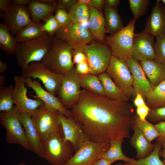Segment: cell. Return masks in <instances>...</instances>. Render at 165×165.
<instances>
[{
    "instance_id": "6da1fadb",
    "label": "cell",
    "mask_w": 165,
    "mask_h": 165,
    "mask_svg": "<svg viewBox=\"0 0 165 165\" xmlns=\"http://www.w3.org/2000/svg\"><path fill=\"white\" fill-rule=\"evenodd\" d=\"M72 117L90 141L109 142L129 138L134 124V109L128 102L111 100L81 90L70 109Z\"/></svg>"
},
{
    "instance_id": "7a4b0ae2",
    "label": "cell",
    "mask_w": 165,
    "mask_h": 165,
    "mask_svg": "<svg viewBox=\"0 0 165 165\" xmlns=\"http://www.w3.org/2000/svg\"><path fill=\"white\" fill-rule=\"evenodd\" d=\"M42 158L52 165H65L74 155V148L65 141L62 129L55 132L42 141Z\"/></svg>"
},
{
    "instance_id": "3957f363",
    "label": "cell",
    "mask_w": 165,
    "mask_h": 165,
    "mask_svg": "<svg viewBox=\"0 0 165 165\" xmlns=\"http://www.w3.org/2000/svg\"><path fill=\"white\" fill-rule=\"evenodd\" d=\"M71 50L69 45L54 36L50 49L41 61L51 72L63 75L74 68Z\"/></svg>"
},
{
    "instance_id": "277c9868",
    "label": "cell",
    "mask_w": 165,
    "mask_h": 165,
    "mask_svg": "<svg viewBox=\"0 0 165 165\" xmlns=\"http://www.w3.org/2000/svg\"><path fill=\"white\" fill-rule=\"evenodd\" d=\"M53 37L46 33L37 38L18 43L14 54L22 70L31 63L41 61L50 49Z\"/></svg>"
},
{
    "instance_id": "5b68a950",
    "label": "cell",
    "mask_w": 165,
    "mask_h": 165,
    "mask_svg": "<svg viewBox=\"0 0 165 165\" xmlns=\"http://www.w3.org/2000/svg\"><path fill=\"white\" fill-rule=\"evenodd\" d=\"M136 20L134 17L120 31L105 38V42L109 47L112 55L125 62L131 56Z\"/></svg>"
},
{
    "instance_id": "8992f818",
    "label": "cell",
    "mask_w": 165,
    "mask_h": 165,
    "mask_svg": "<svg viewBox=\"0 0 165 165\" xmlns=\"http://www.w3.org/2000/svg\"><path fill=\"white\" fill-rule=\"evenodd\" d=\"M0 123L6 129V140L7 142L11 144H19L26 150L33 152L20 121L16 105L12 110L0 113Z\"/></svg>"
},
{
    "instance_id": "52a82bcc",
    "label": "cell",
    "mask_w": 165,
    "mask_h": 165,
    "mask_svg": "<svg viewBox=\"0 0 165 165\" xmlns=\"http://www.w3.org/2000/svg\"><path fill=\"white\" fill-rule=\"evenodd\" d=\"M59 112L57 110L44 104L31 116L42 141L52 133L62 129L59 119Z\"/></svg>"
},
{
    "instance_id": "ba28073f",
    "label": "cell",
    "mask_w": 165,
    "mask_h": 165,
    "mask_svg": "<svg viewBox=\"0 0 165 165\" xmlns=\"http://www.w3.org/2000/svg\"><path fill=\"white\" fill-rule=\"evenodd\" d=\"M22 73L25 78L39 79L47 91L55 96L57 95L63 75L51 72L41 61L30 63L22 70Z\"/></svg>"
},
{
    "instance_id": "9c48e42d",
    "label": "cell",
    "mask_w": 165,
    "mask_h": 165,
    "mask_svg": "<svg viewBox=\"0 0 165 165\" xmlns=\"http://www.w3.org/2000/svg\"><path fill=\"white\" fill-rule=\"evenodd\" d=\"M84 49L90 68V74L98 75L105 72L112 56L109 47L93 40L90 44L84 45Z\"/></svg>"
},
{
    "instance_id": "30bf717a",
    "label": "cell",
    "mask_w": 165,
    "mask_h": 165,
    "mask_svg": "<svg viewBox=\"0 0 165 165\" xmlns=\"http://www.w3.org/2000/svg\"><path fill=\"white\" fill-rule=\"evenodd\" d=\"M106 72L129 99L136 96L132 75L125 61L112 55Z\"/></svg>"
},
{
    "instance_id": "8fae6325",
    "label": "cell",
    "mask_w": 165,
    "mask_h": 165,
    "mask_svg": "<svg viewBox=\"0 0 165 165\" xmlns=\"http://www.w3.org/2000/svg\"><path fill=\"white\" fill-rule=\"evenodd\" d=\"M79 76L75 72V68L63 75L58 97L63 105L69 109L78 101L81 90Z\"/></svg>"
},
{
    "instance_id": "7c38bea8",
    "label": "cell",
    "mask_w": 165,
    "mask_h": 165,
    "mask_svg": "<svg viewBox=\"0 0 165 165\" xmlns=\"http://www.w3.org/2000/svg\"><path fill=\"white\" fill-rule=\"evenodd\" d=\"M110 143L85 142L65 165H94L100 155L109 148Z\"/></svg>"
},
{
    "instance_id": "4fadbf2b",
    "label": "cell",
    "mask_w": 165,
    "mask_h": 165,
    "mask_svg": "<svg viewBox=\"0 0 165 165\" xmlns=\"http://www.w3.org/2000/svg\"><path fill=\"white\" fill-rule=\"evenodd\" d=\"M15 86L13 99L17 109L31 116L41 106L45 104L41 100L33 99L27 96L28 88L25 86V78L22 75L14 77Z\"/></svg>"
},
{
    "instance_id": "5bb4252c",
    "label": "cell",
    "mask_w": 165,
    "mask_h": 165,
    "mask_svg": "<svg viewBox=\"0 0 165 165\" xmlns=\"http://www.w3.org/2000/svg\"><path fill=\"white\" fill-rule=\"evenodd\" d=\"M54 36L71 47L75 45L84 46L94 38L89 29L83 27L80 23L72 22L68 27L60 28L55 33Z\"/></svg>"
},
{
    "instance_id": "9a60e30c",
    "label": "cell",
    "mask_w": 165,
    "mask_h": 165,
    "mask_svg": "<svg viewBox=\"0 0 165 165\" xmlns=\"http://www.w3.org/2000/svg\"><path fill=\"white\" fill-rule=\"evenodd\" d=\"M1 12L0 17L3 18L4 23L12 35L16 36L21 29L32 22L26 6L13 4L6 13Z\"/></svg>"
},
{
    "instance_id": "2e32d148",
    "label": "cell",
    "mask_w": 165,
    "mask_h": 165,
    "mask_svg": "<svg viewBox=\"0 0 165 165\" xmlns=\"http://www.w3.org/2000/svg\"><path fill=\"white\" fill-rule=\"evenodd\" d=\"M154 37L144 31L134 33L130 57L140 62L155 59Z\"/></svg>"
},
{
    "instance_id": "e0dca14e",
    "label": "cell",
    "mask_w": 165,
    "mask_h": 165,
    "mask_svg": "<svg viewBox=\"0 0 165 165\" xmlns=\"http://www.w3.org/2000/svg\"><path fill=\"white\" fill-rule=\"evenodd\" d=\"M25 85L31 88L35 95H31L33 98L41 100L47 106L58 111L68 118H72L70 110L66 108L58 97L44 89L39 81L32 80L31 78H25Z\"/></svg>"
},
{
    "instance_id": "ac0fdd59",
    "label": "cell",
    "mask_w": 165,
    "mask_h": 165,
    "mask_svg": "<svg viewBox=\"0 0 165 165\" xmlns=\"http://www.w3.org/2000/svg\"><path fill=\"white\" fill-rule=\"evenodd\" d=\"M126 62L132 75L133 87L136 96L140 94L146 100L155 86L146 77L140 62L130 57Z\"/></svg>"
},
{
    "instance_id": "d6986e66",
    "label": "cell",
    "mask_w": 165,
    "mask_h": 165,
    "mask_svg": "<svg viewBox=\"0 0 165 165\" xmlns=\"http://www.w3.org/2000/svg\"><path fill=\"white\" fill-rule=\"evenodd\" d=\"M59 119L64 134V140L71 143L75 152H76L89 140L73 117L68 118L59 112Z\"/></svg>"
},
{
    "instance_id": "ffe728a7",
    "label": "cell",
    "mask_w": 165,
    "mask_h": 165,
    "mask_svg": "<svg viewBox=\"0 0 165 165\" xmlns=\"http://www.w3.org/2000/svg\"><path fill=\"white\" fill-rule=\"evenodd\" d=\"M144 31L157 37L165 36V5L157 0L146 20Z\"/></svg>"
},
{
    "instance_id": "44dd1931",
    "label": "cell",
    "mask_w": 165,
    "mask_h": 165,
    "mask_svg": "<svg viewBox=\"0 0 165 165\" xmlns=\"http://www.w3.org/2000/svg\"><path fill=\"white\" fill-rule=\"evenodd\" d=\"M17 110L20 121L24 130L26 139L32 148L33 152L42 158V141L33 123L31 116L18 109Z\"/></svg>"
},
{
    "instance_id": "7402d4cb",
    "label": "cell",
    "mask_w": 165,
    "mask_h": 165,
    "mask_svg": "<svg viewBox=\"0 0 165 165\" xmlns=\"http://www.w3.org/2000/svg\"><path fill=\"white\" fill-rule=\"evenodd\" d=\"M140 62L147 78L153 86L165 80V64L155 59Z\"/></svg>"
},
{
    "instance_id": "603a6c76",
    "label": "cell",
    "mask_w": 165,
    "mask_h": 165,
    "mask_svg": "<svg viewBox=\"0 0 165 165\" xmlns=\"http://www.w3.org/2000/svg\"><path fill=\"white\" fill-rule=\"evenodd\" d=\"M132 129L134 133L130 139V143L136 150L137 158L138 160L141 159L151 153L155 148V144L150 142L134 124Z\"/></svg>"
},
{
    "instance_id": "cb8c5ba5",
    "label": "cell",
    "mask_w": 165,
    "mask_h": 165,
    "mask_svg": "<svg viewBox=\"0 0 165 165\" xmlns=\"http://www.w3.org/2000/svg\"><path fill=\"white\" fill-rule=\"evenodd\" d=\"M88 7L89 29L94 38L105 42L106 32L104 15L98 10L90 6Z\"/></svg>"
},
{
    "instance_id": "d4e9b609",
    "label": "cell",
    "mask_w": 165,
    "mask_h": 165,
    "mask_svg": "<svg viewBox=\"0 0 165 165\" xmlns=\"http://www.w3.org/2000/svg\"><path fill=\"white\" fill-rule=\"evenodd\" d=\"M27 6L32 21L37 23L41 21L45 23L57 9L54 6L45 4L37 0H31Z\"/></svg>"
},
{
    "instance_id": "484cf974",
    "label": "cell",
    "mask_w": 165,
    "mask_h": 165,
    "mask_svg": "<svg viewBox=\"0 0 165 165\" xmlns=\"http://www.w3.org/2000/svg\"><path fill=\"white\" fill-rule=\"evenodd\" d=\"M98 76L102 83L107 97L118 101L127 102L128 101L129 99L106 72L101 73Z\"/></svg>"
},
{
    "instance_id": "4316f807",
    "label": "cell",
    "mask_w": 165,
    "mask_h": 165,
    "mask_svg": "<svg viewBox=\"0 0 165 165\" xmlns=\"http://www.w3.org/2000/svg\"><path fill=\"white\" fill-rule=\"evenodd\" d=\"M104 16L105 19L106 33L110 35H114L123 28V23L117 9H114L105 5Z\"/></svg>"
},
{
    "instance_id": "83f0119b",
    "label": "cell",
    "mask_w": 165,
    "mask_h": 165,
    "mask_svg": "<svg viewBox=\"0 0 165 165\" xmlns=\"http://www.w3.org/2000/svg\"><path fill=\"white\" fill-rule=\"evenodd\" d=\"M81 87L91 94L106 97L102 83L98 75L90 74L79 75Z\"/></svg>"
},
{
    "instance_id": "f1b7e54d",
    "label": "cell",
    "mask_w": 165,
    "mask_h": 165,
    "mask_svg": "<svg viewBox=\"0 0 165 165\" xmlns=\"http://www.w3.org/2000/svg\"><path fill=\"white\" fill-rule=\"evenodd\" d=\"M123 141V139H121L110 142L109 149L102 153L99 158H104L113 163L118 160L129 163L133 162L135 160L127 157L122 152L121 147Z\"/></svg>"
},
{
    "instance_id": "f546056e",
    "label": "cell",
    "mask_w": 165,
    "mask_h": 165,
    "mask_svg": "<svg viewBox=\"0 0 165 165\" xmlns=\"http://www.w3.org/2000/svg\"><path fill=\"white\" fill-rule=\"evenodd\" d=\"M43 23H37L32 21L21 29L15 37L18 43H20L37 38L43 35L46 32L41 30Z\"/></svg>"
},
{
    "instance_id": "4dcf8cb0",
    "label": "cell",
    "mask_w": 165,
    "mask_h": 165,
    "mask_svg": "<svg viewBox=\"0 0 165 165\" xmlns=\"http://www.w3.org/2000/svg\"><path fill=\"white\" fill-rule=\"evenodd\" d=\"M18 42L13 36L6 25L0 23V49L6 54H14Z\"/></svg>"
},
{
    "instance_id": "1f68e13d",
    "label": "cell",
    "mask_w": 165,
    "mask_h": 165,
    "mask_svg": "<svg viewBox=\"0 0 165 165\" xmlns=\"http://www.w3.org/2000/svg\"><path fill=\"white\" fill-rule=\"evenodd\" d=\"M146 101L150 108L165 106V80L154 87Z\"/></svg>"
},
{
    "instance_id": "d6a6232c",
    "label": "cell",
    "mask_w": 165,
    "mask_h": 165,
    "mask_svg": "<svg viewBox=\"0 0 165 165\" xmlns=\"http://www.w3.org/2000/svg\"><path fill=\"white\" fill-rule=\"evenodd\" d=\"M68 13L72 23H79L87 21L90 15L88 6L77 1L70 8Z\"/></svg>"
},
{
    "instance_id": "836d02e7",
    "label": "cell",
    "mask_w": 165,
    "mask_h": 165,
    "mask_svg": "<svg viewBox=\"0 0 165 165\" xmlns=\"http://www.w3.org/2000/svg\"><path fill=\"white\" fill-rule=\"evenodd\" d=\"M14 86L13 84L0 87V111L9 112L14 106L13 94Z\"/></svg>"
},
{
    "instance_id": "e575fe53",
    "label": "cell",
    "mask_w": 165,
    "mask_h": 165,
    "mask_svg": "<svg viewBox=\"0 0 165 165\" xmlns=\"http://www.w3.org/2000/svg\"><path fill=\"white\" fill-rule=\"evenodd\" d=\"M162 144L161 142L156 141L153 150L147 156L141 159L135 160L131 163H125L123 164L126 165H165L159 157Z\"/></svg>"
},
{
    "instance_id": "d590c367",
    "label": "cell",
    "mask_w": 165,
    "mask_h": 165,
    "mask_svg": "<svg viewBox=\"0 0 165 165\" xmlns=\"http://www.w3.org/2000/svg\"><path fill=\"white\" fill-rule=\"evenodd\" d=\"M134 124L151 142L159 135V132L155 126L147 120L141 119L136 114L134 117Z\"/></svg>"
},
{
    "instance_id": "8d00e7d4",
    "label": "cell",
    "mask_w": 165,
    "mask_h": 165,
    "mask_svg": "<svg viewBox=\"0 0 165 165\" xmlns=\"http://www.w3.org/2000/svg\"><path fill=\"white\" fill-rule=\"evenodd\" d=\"M150 1L149 0H129V7L137 20L146 13Z\"/></svg>"
},
{
    "instance_id": "74e56055",
    "label": "cell",
    "mask_w": 165,
    "mask_h": 165,
    "mask_svg": "<svg viewBox=\"0 0 165 165\" xmlns=\"http://www.w3.org/2000/svg\"><path fill=\"white\" fill-rule=\"evenodd\" d=\"M156 37L154 47L155 59L165 64V36L161 35Z\"/></svg>"
},
{
    "instance_id": "f35d334b",
    "label": "cell",
    "mask_w": 165,
    "mask_h": 165,
    "mask_svg": "<svg viewBox=\"0 0 165 165\" xmlns=\"http://www.w3.org/2000/svg\"><path fill=\"white\" fill-rule=\"evenodd\" d=\"M146 118L156 124L165 121V106L150 108Z\"/></svg>"
},
{
    "instance_id": "ab89813d",
    "label": "cell",
    "mask_w": 165,
    "mask_h": 165,
    "mask_svg": "<svg viewBox=\"0 0 165 165\" xmlns=\"http://www.w3.org/2000/svg\"><path fill=\"white\" fill-rule=\"evenodd\" d=\"M61 27L54 16L50 17L41 27L42 31L47 33L51 37H53L56 32Z\"/></svg>"
},
{
    "instance_id": "60d3db41",
    "label": "cell",
    "mask_w": 165,
    "mask_h": 165,
    "mask_svg": "<svg viewBox=\"0 0 165 165\" xmlns=\"http://www.w3.org/2000/svg\"><path fill=\"white\" fill-rule=\"evenodd\" d=\"M84 46L82 45H75L71 47L72 59L74 64H77L87 60L84 51Z\"/></svg>"
},
{
    "instance_id": "b9f144b4",
    "label": "cell",
    "mask_w": 165,
    "mask_h": 165,
    "mask_svg": "<svg viewBox=\"0 0 165 165\" xmlns=\"http://www.w3.org/2000/svg\"><path fill=\"white\" fill-rule=\"evenodd\" d=\"M54 16L61 28H66L72 23L68 13L61 9H57L55 12Z\"/></svg>"
},
{
    "instance_id": "7bdbcfd3",
    "label": "cell",
    "mask_w": 165,
    "mask_h": 165,
    "mask_svg": "<svg viewBox=\"0 0 165 165\" xmlns=\"http://www.w3.org/2000/svg\"><path fill=\"white\" fill-rule=\"evenodd\" d=\"M75 70V73L78 75L90 74V69L87 60L83 61L76 64Z\"/></svg>"
},
{
    "instance_id": "ee69618b",
    "label": "cell",
    "mask_w": 165,
    "mask_h": 165,
    "mask_svg": "<svg viewBox=\"0 0 165 165\" xmlns=\"http://www.w3.org/2000/svg\"><path fill=\"white\" fill-rule=\"evenodd\" d=\"M77 1V0H58L56 7L57 9H61L68 13L71 7Z\"/></svg>"
},
{
    "instance_id": "f6af8a7d",
    "label": "cell",
    "mask_w": 165,
    "mask_h": 165,
    "mask_svg": "<svg viewBox=\"0 0 165 165\" xmlns=\"http://www.w3.org/2000/svg\"><path fill=\"white\" fill-rule=\"evenodd\" d=\"M150 108L146 104L137 107L136 109L137 115L142 120L146 119Z\"/></svg>"
},
{
    "instance_id": "bcb514c9",
    "label": "cell",
    "mask_w": 165,
    "mask_h": 165,
    "mask_svg": "<svg viewBox=\"0 0 165 165\" xmlns=\"http://www.w3.org/2000/svg\"><path fill=\"white\" fill-rule=\"evenodd\" d=\"M155 126L158 130L159 135L156 138V141L162 142L165 140V121L156 124Z\"/></svg>"
},
{
    "instance_id": "7dc6e473",
    "label": "cell",
    "mask_w": 165,
    "mask_h": 165,
    "mask_svg": "<svg viewBox=\"0 0 165 165\" xmlns=\"http://www.w3.org/2000/svg\"><path fill=\"white\" fill-rule=\"evenodd\" d=\"M11 0H0V9L4 13H6L13 5Z\"/></svg>"
},
{
    "instance_id": "c3c4849f",
    "label": "cell",
    "mask_w": 165,
    "mask_h": 165,
    "mask_svg": "<svg viewBox=\"0 0 165 165\" xmlns=\"http://www.w3.org/2000/svg\"><path fill=\"white\" fill-rule=\"evenodd\" d=\"M90 6L99 10L104 8L105 1L104 0H91Z\"/></svg>"
},
{
    "instance_id": "681fc988",
    "label": "cell",
    "mask_w": 165,
    "mask_h": 165,
    "mask_svg": "<svg viewBox=\"0 0 165 165\" xmlns=\"http://www.w3.org/2000/svg\"><path fill=\"white\" fill-rule=\"evenodd\" d=\"M105 5L114 9H117L118 6L121 2L119 0H105Z\"/></svg>"
},
{
    "instance_id": "f907efd6",
    "label": "cell",
    "mask_w": 165,
    "mask_h": 165,
    "mask_svg": "<svg viewBox=\"0 0 165 165\" xmlns=\"http://www.w3.org/2000/svg\"><path fill=\"white\" fill-rule=\"evenodd\" d=\"M134 102L135 105L137 108L146 104L143 98L140 94H138L136 95Z\"/></svg>"
},
{
    "instance_id": "816d5d0a",
    "label": "cell",
    "mask_w": 165,
    "mask_h": 165,
    "mask_svg": "<svg viewBox=\"0 0 165 165\" xmlns=\"http://www.w3.org/2000/svg\"><path fill=\"white\" fill-rule=\"evenodd\" d=\"M113 162L103 158L98 159L94 165H111Z\"/></svg>"
},
{
    "instance_id": "f5cc1de1",
    "label": "cell",
    "mask_w": 165,
    "mask_h": 165,
    "mask_svg": "<svg viewBox=\"0 0 165 165\" xmlns=\"http://www.w3.org/2000/svg\"><path fill=\"white\" fill-rule=\"evenodd\" d=\"M31 1V0H13V3L17 6H27Z\"/></svg>"
},
{
    "instance_id": "db71d44e",
    "label": "cell",
    "mask_w": 165,
    "mask_h": 165,
    "mask_svg": "<svg viewBox=\"0 0 165 165\" xmlns=\"http://www.w3.org/2000/svg\"><path fill=\"white\" fill-rule=\"evenodd\" d=\"M162 148H161L159 152V156L163 159L162 161L165 164V140L162 142Z\"/></svg>"
},
{
    "instance_id": "11a10c76",
    "label": "cell",
    "mask_w": 165,
    "mask_h": 165,
    "mask_svg": "<svg viewBox=\"0 0 165 165\" xmlns=\"http://www.w3.org/2000/svg\"><path fill=\"white\" fill-rule=\"evenodd\" d=\"M38 2L43 4L53 5L56 7L57 1L54 0H37Z\"/></svg>"
},
{
    "instance_id": "9f6ffc18",
    "label": "cell",
    "mask_w": 165,
    "mask_h": 165,
    "mask_svg": "<svg viewBox=\"0 0 165 165\" xmlns=\"http://www.w3.org/2000/svg\"><path fill=\"white\" fill-rule=\"evenodd\" d=\"M8 69V65L5 62L0 60V72L3 73L6 72Z\"/></svg>"
},
{
    "instance_id": "6f0895ef",
    "label": "cell",
    "mask_w": 165,
    "mask_h": 165,
    "mask_svg": "<svg viewBox=\"0 0 165 165\" xmlns=\"http://www.w3.org/2000/svg\"><path fill=\"white\" fill-rule=\"evenodd\" d=\"M6 77L5 75L0 74V87L4 86Z\"/></svg>"
},
{
    "instance_id": "680465c9",
    "label": "cell",
    "mask_w": 165,
    "mask_h": 165,
    "mask_svg": "<svg viewBox=\"0 0 165 165\" xmlns=\"http://www.w3.org/2000/svg\"><path fill=\"white\" fill-rule=\"evenodd\" d=\"M91 0H79L78 2L81 4L89 6L90 5Z\"/></svg>"
},
{
    "instance_id": "91938a15",
    "label": "cell",
    "mask_w": 165,
    "mask_h": 165,
    "mask_svg": "<svg viewBox=\"0 0 165 165\" xmlns=\"http://www.w3.org/2000/svg\"><path fill=\"white\" fill-rule=\"evenodd\" d=\"M160 1L163 4H165V0H160Z\"/></svg>"
},
{
    "instance_id": "94428289",
    "label": "cell",
    "mask_w": 165,
    "mask_h": 165,
    "mask_svg": "<svg viewBox=\"0 0 165 165\" xmlns=\"http://www.w3.org/2000/svg\"><path fill=\"white\" fill-rule=\"evenodd\" d=\"M18 165H27L25 163H20Z\"/></svg>"
},
{
    "instance_id": "6125c7cd",
    "label": "cell",
    "mask_w": 165,
    "mask_h": 165,
    "mask_svg": "<svg viewBox=\"0 0 165 165\" xmlns=\"http://www.w3.org/2000/svg\"><path fill=\"white\" fill-rule=\"evenodd\" d=\"M121 165H125V164H123V163H121V164H120Z\"/></svg>"
}]
</instances>
